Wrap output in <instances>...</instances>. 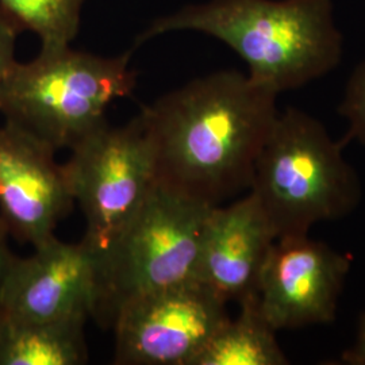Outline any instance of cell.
<instances>
[{
	"instance_id": "cell-16",
	"label": "cell",
	"mask_w": 365,
	"mask_h": 365,
	"mask_svg": "<svg viewBox=\"0 0 365 365\" xmlns=\"http://www.w3.org/2000/svg\"><path fill=\"white\" fill-rule=\"evenodd\" d=\"M22 30L13 21L0 11V90L3 83L15 64V45Z\"/></svg>"
},
{
	"instance_id": "cell-12",
	"label": "cell",
	"mask_w": 365,
	"mask_h": 365,
	"mask_svg": "<svg viewBox=\"0 0 365 365\" xmlns=\"http://www.w3.org/2000/svg\"><path fill=\"white\" fill-rule=\"evenodd\" d=\"M86 319L21 322L0 317V365L87 363Z\"/></svg>"
},
{
	"instance_id": "cell-2",
	"label": "cell",
	"mask_w": 365,
	"mask_h": 365,
	"mask_svg": "<svg viewBox=\"0 0 365 365\" xmlns=\"http://www.w3.org/2000/svg\"><path fill=\"white\" fill-rule=\"evenodd\" d=\"M178 30L220 39L277 93L325 76L342 56L331 0H210L157 19L138 42Z\"/></svg>"
},
{
	"instance_id": "cell-15",
	"label": "cell",
	"mask_w": 365,
	"mask_h": 365,
	"mask_svg": "<svg viewBox=\"0 0 365 365\" xmlns=\"http://www.w3.org/2000/svg\"><path fill=\"white\" fill-rule=\"evenodd\" d=\"M339 113L348 120V137L365 146V60L354 68Z\"/></svg>"
},
{
	"instance_id": "cell-17",
	"label": "cell",
	"mask_w": 365,
	"mask_h": 365,
	"mask_svg": "<svg viewBox=\"0 0 365 365\" xmlns=\"http://www.w3.org/2000/svg\"><path fill=\"white\" fill-rule=\"evenodd\" d=\"M342 363L349 365H365V315L360 322L359 331L352 346L342 353Z\"/></svg>"
},
{
	"instance_id": "cell-18",
	"label": "cell",
	"mask_w": 365,
	"mask_h": 365,
	"mask_svg": "<svg viewBox=\"0 0 365 365\" xmlns=\"http://www.w3.org/2000/svg\"><path fill=\"white\" fill-rule=\"evenodd\" d=\"M9 230L6 225L0 220V289L3 286L4 277L9 271V267L14 259V255L11 253V249L9 245Z\"/></svg>"
},
{
	"instance_id": "cell-14",
	"label": "cell",
	"mask_w": 365,
	"mask_h": 365,
	"mask_svg": "<svg viewBox=\"0 0 365 365\" xmlns=\"http://www.w3.org/2000/svg\"><path fill=\"white\" fill-rule=\"evenodd\" d=\"M84 0H0L6 14L22 31L41 39V51L51 52L71 46L80 26Z\"/></svg>"
},
{
	"instance_id": "cell-5",
	"label": "cell",
	"mask_w": 365,
	"mask_h": 365,
	"mask_svg": "<svg viewBox=\"0 0 365 365\" xmlns=\"http://www.w3.org/2000/svg\"><path fill=\"white\" fill-rule=\"evenodd\" d=\"M214 206L157 180L141 209L98 261L92 318L113 327L128 302L196 282L205 225Z\"/></svg>"
},
{
	"instance_id": "cell-9",
	"label": "cell",
	"mask_w": 365,
	"mask_h": 365,
	"mask_svg": "<svg viewBox=\"0 0 365 365\" xmlns=\"http://www.w3.org/2000/svg\"><path fill=\"white\" fill-rule=\"evenodd\" d=\"M98 255L83 240L54 235L27 257L14 256L0 289V317L21 322L88 319L96 306Z\"/></svg>"
},
{
	"instance_id": "cell-6",
	"label": "cell",
	"mask_w": 365,
	"mask_h": 365,
	"mask_svg": "<svg viewBox=\"0 0 365 365\" xmlns=\"http://www.w3.org/2000/svg\"><path fill=\"white\" fill-rule=\"evenodd\" d=\"M71 150L63 167L86 218L83 241L101 257L156 185L155 148L140 114L125 126L105 123Z\"/></svg>"
},
{
	"instance_id": "cell-8",
	"label": "cell",
	"mask_w": 365,
	"mask_h": 365,
	"mask_svg": "<svg viewBox=\"0 0 365 365\" xmlns=\"http://www.w3.org/2000/svg\"><path fill=\"white\" fill-rule=\"evenodd\" d=\"M349 271L348 256L309 235L279 237L256 286L261 313L276 331L330 324Z\"/></svg>"
},
{
	"instance_id": "cell-4",
	"label": "cell",
	"mask_w": 365,
	"mask_h": 365,
	"mask_svg": "<svg viewBox=\"0 0 365 365\" xmlns=\"http://www.w3.org/2000/svg\"><path fill=\"white\" fill-rule=\"evenodd\" d=\"M130 54L102 57L71 46L15 61L0 90V114L56 152L107 123L106 111L135 87Z\"/></svg>"
},
{
	"instance_id": "cell-10",
	"label": "cell",
	"mask_w": 365,
	"mask_h": 365,
	"mask_svg": "<svg viewBox=\"0 0 365 365\" xmlns=\"http://www.w3.org/2000/svg\"><path fill=\"white\" fill-rule=\"evenodd\" d=\"M56 150L4 120L0 126V220L10 237L37 247L75 205Z\"/></svg>"
},
{
	"instance_id": "cell-1",
	"label": "cell",
	"mask_w": 365,
	"mask_h": 365,
	"mask_svg": "<svg viewBox=\"0 0 365 365\" xmlns=\"http://www.w3.org/2000/svg\"><path fill=\"white\" fill-rule=\"evenodd\" d=\"M277 92L237 71L195 78L141 111L157 180L211 206L249 190Z\"/></svg>"
},
{
	"instance_id": "cell-13",
	"label": "cell",
	"mask_w": 365,
	"mask_h": 365,
	"mask_svg": "<svg viewBox=\"0 0 365 365\" xmlns=\"http://www.w3.org/2000/svg\"><path fill=\"white\" fill-rule=\"evenodd\" d=\"M240 303V314L229 319L210 339L192 365H287L276 330L261 313L256 292Z\"/></svg>"
},
{
	"instance_id": "cell-7",
	"label": "cell",
	"mask_w": 365,
	"mask_h": 365,
	"mask_svg": "<svg viewBox=\"0 0 365 365\" xmlns=\"http://www.w3.org/2000/svg\"><path fill=\"white\" fill-rule=\"evenodd\" d=\"M227 319L226 302L197 282L150 292L115 315L114 363L192 365Z\"/></svg>"
},
{
	"instance_id": "cell-3",
	"label": "cell",
	"mask_w": 365,
	"mask_h": 365,
	"mask_svg": "<svg viewBox=\"0 0 365 365\" xmlns=\"http://www.w3.org/2000/svg\"><path fill=\"white\" fill-rule=\"evenodd\" d=\"M249 191L259 199L277 238L306 235L360 205L361 182L317 118L295 107L279 111L261 149Z\"/></svg>"
},
{
	"instance_id": "cell-11",
	"label": "cell",
	"mask_w": 365,
	"mask_h": 365,
	"mask_svg": "<svg viewBox=\"0 0 365 365\" xmlns=\"http://www.w3.org/2000/svg\"><path fill=\"white\" fill-rule=\"evenodd\" d=\"M276 238L272 223L250 191L226 207L214 206L203 230L196 282L226 303L256 292L261 267Z\"/></svg>"
}]
</instances>
